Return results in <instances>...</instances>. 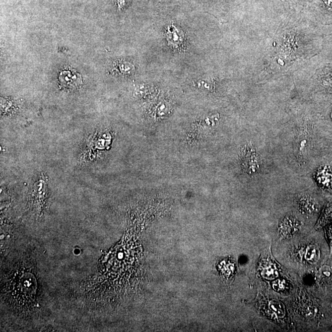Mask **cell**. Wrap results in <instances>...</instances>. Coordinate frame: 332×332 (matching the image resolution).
I'll list each match as a JSON object with an SVG mask.
<instances>
[{"label":"cell","mask_w":332,"mask_h":332,"mask_svg":"<svg viewBox=\"0 0 332 332\" xmlns=\"http://www.w3.org/2000/svg\"><path fill=\"white\" fill-rule=\"evenodd\" d=\"M265 276L270 278V279H271V278H273L275 276H274V269H272V267H271L265 270Z\"/></svg>","instance_id":"6"},{"label":"cell","mask_w":332,"mask_h":332,"mask_svg":"<svg viewBox=\"0 0 332 332\" xmlns=\"http://www.w3.org/2000/svg\"><path fill=\"white\" fill-rule=\"evenodd\" d=\"M323 273L326 277H331L332 274L331 271L329 269L328 270H324Z\"/></svg>","instance_id":"8"},{"label":"cell","mask_w":332,"mask_h":332,"mask_svg":"<svg viewBox=\"0 0 332 332\" xmlns=\"http://www.w3.org/2000/svg\"><path fill=\"white\" fill-rule=\"evenodd\" d=\"M320 256L319 251L317 247L311 246L307 250L306 254V259L311 262L317 261Z\"/></svg>","instance_id":"4"},{"label":"cell","mask_w":332,"mask_h":332,"mask_svg":"<svg viewBox=\"0 0 332 332\" xmlns=\"http://www.w3.org/2000/svg\"><path fill=\"white\" fill-rule=\"evenodd\" d=\"M274 289H276L277 290H282L284 289V283L282 281H278L276 283H274Z\"/></svg>","instance_id":"7"},{"label":"cell","mask_w":332,"mask_h":332,"mask_svg":"<svg viewBox=\"0 0 332 332\" xmlns=\"http://www.w3.org/2000/svg\"><path fill=\"white\" fill-rule=\"evenodd\" d=\"M282 305L280 304V303L276 302H272L271 303V307L272 310H273L278 315L280 316L284 315V308H283Z\"/></svg>","instance_id":"5"},{"label":"cell","mask_w":332,"mask_h":332,"mask_svg":"<svg viewBox=\"0 0 332 332\" xmlns=\"http://www.w3.org/2000/svg\"><path fill=\"white\" fill-rule=\"evenodd\" d=\"M301 1H302V0H301Z\"/></svg>","instance_id":"11"},{"label":"cell","mask_w":332,"mask_h":332,"mask_svg":"<svg viewBox=\"0 0 332 332\" xmlns=\"http://www.w3.org/2000/svg\"><path fill=\"white\" fill-rule=\"evenodd\" d=\"M318 180L322 186L327 189H331L332 187V175L326 169L319 172Z\"/></svg>","instance_id":"2"},{"label":"cell","mask_w":332,"mask_h":332,"mask_svg":"<svg viewBox=\"0 0 332 332\" xmlns=\"http://www.w3.org/2000/svg\"><path fill=\"white\" fill-rule=\"evenodd\" d=\"M61 83L66 87H76L81 83V76L71 71H63L59 76Z\"/></svg>","instance_id":"1"},{"label":"cell","mask_w":332,"mask_h":332,"mask_svg":"<svg viewBox=\"0 0 332 332\" xmlns=\"http://www.w3.org/2000/svg\"><path fill=\"white\" fill-rule=\"evenodd\" d=\"M329 235H330V238L332 242V227L331 228V230H329Z\"/></svg>","instance_id":"10"},{"label":"cell","mask_w":332,"mask_h":332,"mask_svg":"<svg viewBox=\"0 0 332 332\" xmlns=\"http://www.w3.org/2000/svg\"><path fill=\"white\" fill-rule=\"evenodd\" d=\"M118 73L123 75L131 74L134 71V67L132 64L129 62H120L115 66Z\"/></svg>","instance_id":"3"},{"label":"cell","mask_w":332,"mask_h":332,"mask_svg":"<svg viewBox=\"0 0 332 332\" xmlns=\"http://www.w3.org/2000/svg\"><path fill=\"white\" fill-rule=\"evenodd\" d=\"M172 35H173L174 36L175 35H176V37H179V33H175L174 32V33H172ZM171 40L174 41V42H175V41H176V42H178V40H179L178 39V38L174 37V38H172V39H171Z\"/></svg>","instance_id":"9"}]
</instances>
